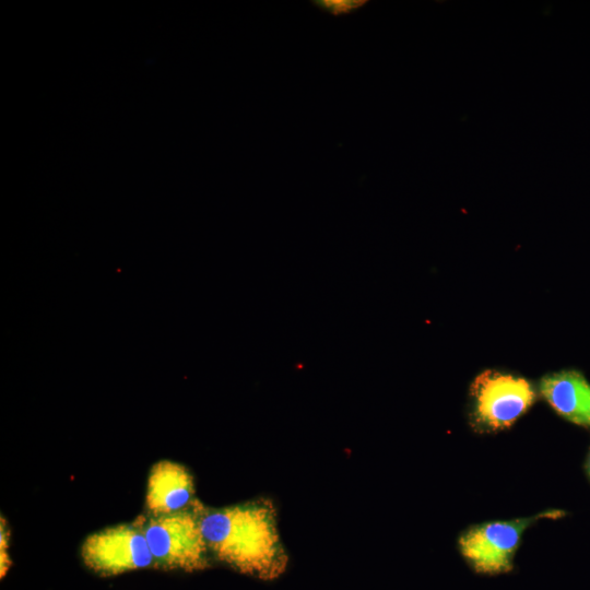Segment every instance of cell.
Listing matches in <instances>:
<instances>
[{"mask_svg": "<svg viewBox=\"0 0 590 590\" xmlns=\"http://www.w3.org/2000/svg\"><path fill=\"white\" fill-rule=\"evenodd\" d=\"M81 555L85 566L102 576L155 567L146 539L135 522L109 527L88 535Z\"/></svg>", "mask_w": 590, "mask_h": 590, "instance_id": "obj_5", "label": "cell"}, {"mask_svg": "<svg viewBox=\"0 0 590 590\" xmlns=\"http://www.w3.org/2000/svg\"><path fill=\"white\" fill-rule=\"evenodd\" d=\"M367 3L366 0H314L311 4L318 10L332 16H343L352 14L362 9Z\"/></svg>", "mask_w": 590, "mask_h": 590, "instance_id": "obj_8", "label": "cell"}, {"mask_svg": "<svg viewBox=\"0 0 590 590\" xmlns=\"http://www.w3.org/2000/svg\"><path fill=\"white\" fill-rule=\"evenodd\" d=\"M585 469H586V473H587L588 477L590 479V447H589V450H588V453H587V457H586Z\"/></svg>", "mask_w": 590, "mask_h": 590, "instance_id": "obj_10", "label": "cell"}, {"mask_svg": "<svg viewBox=\"0 0 590 590\" xmlns=\"http://www.w3.org/2000/svg\"><path fill=\"white\" fill-rule=\"evenodd\" d=\"M200 526L209 551L243 574L271 580L282 575L287 555L276 510L267 498L223 508L200 509Z\"/></svg>", "mask_w": 590, "mask_h": 590, "instance_id": "obj_1", "label": "cell"}, {"mask_svg": "<svg viewBox=\"0 0 590 590\" xmlns=\"http://www.w3.org/2000/svg\"><path fill=\"white\" fill-rule=\"evenodd\" d=\"M1 576H3L9 568V556L7 554L8 550V541H9V530L7 528L5 521H3V517H1Z\"/></svg>", "mask_w": 590, "mask_h": 590, "instance_id": "obj_9", "label": "cell"}, {"mask_svg": "<svg viewBox=\"0 0 590 590\" xmlns=\"http://www.w3.org/2000/svg\"><path fill=\"white\" fill-rule=\"evenodd\" d=\"M201 506L196 499L180 511L137 518L134 522L146 539L155 568L196 571L209 566V548L200 526Z\"/></svg>", "mask_w": 590, "mask_h": 590, "instance_id": "obj_2", "label": "cell"}, {"mask_svg": "<svg viewBox=\"0 0 590 590\" xmlns=\"http://www.w3.org/2000/svg\"><path fill=\"white\" fill-rule=\"evenodd\" d=\"M560 510H546L527 518L475 524L458 539V548L470 567L482 575H499L514 567L524 531L543 518H558Z\"/></svg>", "mask_w": 590, "mask_h": 590, "instance_id": "obj_4", "label": "cell"}, {"mask_svg": "<svg viewBox=\"0 0 590 590\" xmlns=\"http://www.w3.org/2000/svg\"><path fill=\"white\" fill-rule=\"evenodd\" d=\"M470 396L472 425L485 433L510 427L536 397L527 379L492 369L475 377Z\"/></svg>", "mask_w": 590, "mask_h": 590, "instance_id": "obj_3", "label": "cell"}, {"mask_svg": "<svg viewBox=\"0 0 590 590\" xmlns=\"http://www.w3.org/2000/svg\"><path fill=\"white\" fill-rule=\"evenodd\" d=\"M194 500L193 477L182 464L162 460L152 467L145 496L150 515L180 511Z\"/></svg>", "mask_w": 590, "mask_h": 590, "instance_id": "obj_6", "label": "cell"}, {"mask_svg": "<svg viewBox=\"0 0 590 590\" xmlns=\"http://www.w3.org/2000/svg\"><path fill=\"white\" fill-rule=\"evenodd\" d=\"M540 393L563 418L590 428V382L578 370L548 374L540 380Z\"/></svg>", "mask_w": 590, "mask_h": 590, "instance_id": "obj_7", "label": "cell"}]
</instances>
